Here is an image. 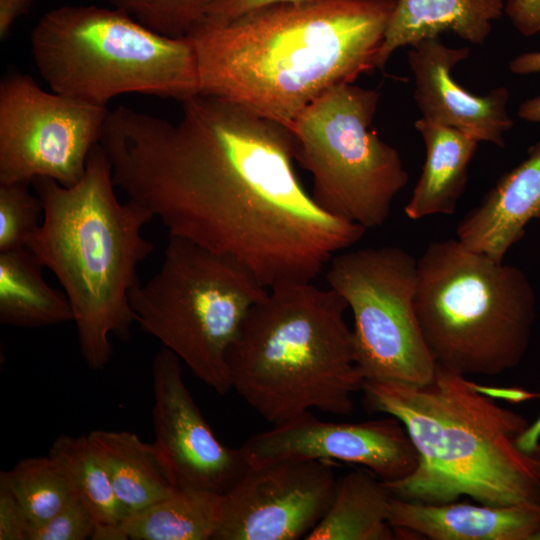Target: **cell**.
I'll return each instance as SVG.
<instances>
[{"instance_id": "cell-1", "label": "cell", "mask_w": 540, "mask_h": 540, "mask_svg": "<svg viewBox=\"0 0 540 540\" xmlns=\"http://www.w3.org/2000/svg\"><path fill=\"white\" fill-rule=\"evenodd\" d=\"M100 145L115 185L169 235L233 258L267 289L312 282L366 232L306 191L288 127L223 98L186 99L176 122L119 106Z\"/></svg>"}, {"instance_id": "cell-2", "label": "cell", "mask_w": 540, "mask_h": 540, "mask_svg": "<svg viewBox=\"0 0 540 540\" xmlns=\"http://www.w3.org/2000/svg\"><path fill=\"white\" fill-rule=\"evenodd\" d=\"M397 0H294L187 37L201 94L223 98L288 128L332 87L378 69Z\"/></svg>"}, {"instance_id": "cell-3", "label": "cell", "mask_w": 540, "mask_h": 540, "mask_svg": "<svg viewBox=\"0 0 540 540\" xmlns=\"http://www.w3.org/2000/svg\"><path fill=\"white\" fill-rule=\"evenodd\" d=\"M361 390L368 409L401 421L418 451L410 475L384 481L394 497L430 504L460 496L493 506L540 503L535 461L517 444L528 421L478 392L467 376L436 364L424 384L365 380Z\"/></svg>"}, {"instance_id": "cell-4", "label": "cell", "mask_w": 540, "mask_h": 540, "mask_svg": "<svg viewBox=\"0 0 540 540\" xmlns=\"http://www.w3.org/2000/svg\"><path fill=\"white\" fill-rule=\"evenodd\" d=\"M32 184L43 204V220L26 248L60 282L81 355L90 369L102 370L113 353L111 336L129 339L136 323L130 294L139 283V264L154 250L141 234L154 217L133 200H118L100 144L74 185L47 178Z\"/></svg>"}, {"instance_id": "cell-5", "label": "cell", "mask_w": 540, "mask_h": 540, "mask_svg": "<svg viewBox=\"0 0 540 540\" xmlns=\"http://www.w3.org/2000/svg\"><path fill=\"white\" fill-rule=\"evenodd\" d=\"M346 301L312 282L269 289L229 349L234 390L272 426L312 409L349 415L364 378Z\"/></svg>"}, {"instance_id": "cell-6", "label": "cell", "mask_w": 540, "mask_h": 540, "mask_svg": "<svg viewBox=\"0 0 540 540\" xmlns=\"http://www.w3.org/2000/svg\"><path fill=\"white\" fill-rule=\"evenodd\" d=\"M414 307L437 365L496 376L517 366L528 349L536 295L520 269L455 238L432 242L417 259Z\"/></svg>"}, {"instance_id": "cell-7", "label": "cell", "mask_w": 540, "mask_h": 540, "mask_svg": "<svg viewBox=\"0 0 540 540\" xmlns=\"http://www.w3.org/2000/svg\"><path fill=\"white\" fill-rule=\"evenodd\" d=\"M30 43L50 90L81 101L107 106L137 93L183 102L200 92L190 39L157 33L117 7L52 9L34 26Z\"/></svg>"}, {"instance_id": "cell-8", "label": "cell", "mask_w": 540, "mask_h": 540, "mask_svg": "<svg viewBox=\"0 0 540 540\" xmlns=\"http://www.w3.org/2000/svg\"><path fill=\"white\" fill-rule=\"evenodd\" d=\"M268 291L233 258L169 235L158 272L132 289L130 304L144 332L225 395L231 390L229 349Z\"/></svg>"}, {"instance_id": "cell-9", "label": "cell", "mask_w": 540, "mask_h": 540, "mask_svg": "<svg viewBox=\"0 0 540 540\" xmlns=\"http://www.w3.org/2000/svg\"><path fill=\"white\" fill-rule=\"evenodd\" d=\"M379 94L353 83L330 88L289 128L296 161L312 176V197L326 212L366 230L382 226L409 175L399 152L372 123Z\"/></svg>"}, {"instance_id": "cell-10", "label": "cell", "mask_w": 540, "mask_h": 540, "mask_svg": "<svg viewBox=\"0 0 540 540\" xmlns=\"http://www.w3.org/2000/svg\"><path fill=\"white\" fill-rule=\"evenodd\" d=\"M325 279L351 309L355 359L364 381L420 385L436 363L414 307L417 259L397 246L340 251Z\"/></svg>"}, {"instance_id": "cell-11", "label": "cell", "mask_w": 540, "mask_h": 540, "mask_svg": "<svg viewBox=\"0 0 540 540\" xmlns=\"http://www.w3.org/2000/svg\"><path fill=\"white\" fill-rule=\"evenodd\" d=\"M107 106L45 91L29 75L0 83V183L39 178L72 186L99 144Z\"/></svg>"}, {"instance_id": "cell-12", "label": "cell", "mask_w": 540, "mask_h": 540, "mask_svg": "<svg viewBox=\"0 0 540 540\" xmlns=\"http://www.w3.org/2000/svg\"><path fill=\"white\" fill-rule=\"evenodd\" d=\"M337 478L332 462L279 460L249 466L223 494L214 540H296L326 513Z\"/></svg>"}, {"instance_id": "cell-13", "label": "cell", "mask_w": 540, "mask_h": 540, "mask_svg": "<svg viewBox=\"0 0 540 540\" xmlns=\"http://www.w3.org/2000/svg\"><path fill=\"white\" fill-rule=\"evenodd\" d=\"M331 422L311 411L247 439L240 447L249 466L279 460L341 461L368 468L383 481L410 475L419 455L397 418Z\"/></svg>"}, {"instance_id": "cell-14", "label": "cell", "mask_w": 540, "mask_h": 540, "mask_svg": "<svg viewBox=\"0 0 540 540\" xmlns=\"http://www.w3.org/2000/svg\"><path fill=\"white\" fill-rule=\"evenodd\" d=\"M181 362L165 347L153 360V443L176 488L224 494L249 465L240 447L215 436L185 384Z\"/></svg>"}, {"instance_id": "cell-15", "label": "cell", "mask_w": 540, "mask_h": 540, "mask_svg": "<svg viewBox=\"0 0 540 540\" xmlns=\"http://www.w3.org/2000/svg\"><path fill=\"white\" fill-rule=\"evenodd\" d=\"M409 47L413 95L421 118L456 129L478 142L503 147L505 134L513 125L507 111V88L498 87L481 96L454 80L452 69L469 56L468 47L447 46L439 37Z\"/></svg>"}, {"instance_id": "cell-16", "label": "cell", "mask_w": 540, "mask_h": 540, "mask_svg": "<svg viewBox=\"0 0 540 540\" xmlns=\"http://www.w3.org/2000/svg\"><path fill=\"white\" fill-rule=\"evenodd\" d=\"M389 523L397 536L414 533L432 540H531L540 528V503L430 504L393 496Z\"/></svg>"}, {"instance_id": "cell-17", "label": "cell", "mask_w": 540, "mask_h": 540, "mask_svg": "<svg viewBox=\"0 0 540 540\" xmlns=\"http://www.w3.org/2000/svg\"><path fill=\"white\" fill-rule=\"evenodd\" d=\"M540 215V140L504 174L459 223L456 236L467 248L503 262L526 225Z\"/></svg>"}, {"instance_id": "cell-18", "label": "cell", "mask_w": 540, "mask_h": 540, "mask_svg": "<svg viewBox=\"0 0 540 540\" xmlns=\"http://www.w3.org/2000/svg\"><path fill=\"white\" fill-rule=\"evenodd\" d=\"M504 0H397L378 57L383 69L398 48L451 32L474 45L489 37Z\"/></svg>"}, {"instance_id": "cell-19", "label": "cell", "mask_w": 540, "mask_h": 540, "mask_svg": "<svg viewBox=\"0 0 540 540\" xmlns=\"http://www.w3.org/2000/svg\"><path fill=\"white\" fill-rule=\"evenodd\" d=\"M426 148L421 175L404 211L419 220L432 215H451L468 178V167L478 141L456 129L418 119L414 124Z\"/></svg>"}, {"instance_id": "cell-20", "label": "cell", "mask_w": 540, "mask_h": 540, "mask_svg": "<svg viewBox=\"0 0 540 540\" xmlns=\"http://www.w3.org/2000/svg\"><path fill=\"white\" fill-rule=\"evenodd\" d=\"M88 437L127 517L166 498L176 489L153 442H144L127 430L97 429Z\"/></svg>"}, {"instance_id": "cell-21", "label": "cell", "mask_w": 540, "mask_h": 540, "mask_svg": "<svg viewBox=\"0 0 540 540\" xmlns=\"http://www.w3.org/2000/svg\"><path fill=\"white\" fill-rule=\"evenodd\" d=\"M370 470L357 469L337 479L332 501L306 540H393L389 523L393 497Z\"/></svg>"}, {"instance_id": "cell-22", "label": "cell", "mask_w": 540, "mask_h": 540, "mask_svg": "<svg viewBox=\"0 0 540 540\" xmlns=\"http://www.w3.org/2000/svg\"><path fill=\"white\" fill-rule=\"evenodd\" d=\"M44 266L28 248L0 252V322L41 328L73 321L64 291L51 287Z\"/></svg>"}, {"instance_id": "cell-23", "label": "cell", "mask_w": 540, "mask_h": 540, "mask_svg": "<svg viewBox=\"0 0 540 540\" xmlns=\"http://www.w3.org/2000/svg\"><path fill=\"white\" fill-rule=\"evenodd\" d=\"M222 502L223 494L176 488L166 498L128 516L120 528L125 540H214Z\"/></svg>"}, {"instance_id": "cell-24", "label": "cell", "mask_w": 540, "mask_h": 540, "mask_svg": "<svg viewBox=\"0 0 540 540\" xmlns=\"http://www.w3.org/2000/svg\"><path fill=\"white\" fill-rule=\"evenodd\" d=\"M48 454L60 463L76 497L90 510L96 524L120 525L127 518L88 435H61L53 441Z\"/></svg>"}, {"instance_id": "cell-25", "label": "cell", "mask_w": 540, "mask_h": 540, "mask_svg": "<svg viewBox=\"0 0 540 540\" xmlns=\"http://www.w3.org/2000/svg\"><path fill=\"white\" fill-rule=\"evenodd\" d=\"M0 481L17 496L30 524L48 520L76 497L64 469L49 454L20 460L0 473Z\"/></svg>"}, {"instance_id": "cell-26", "label": "cell", "mask_w": 540, "mask_h": 540, "mask_svg": "<svg viewBox=\"0 0 540 540\" xmlns=\"http://www.w3.org/2000/svg\"><path fill=\"white\" fill-rule=\"evenodd\" d=\"M149 29L185 37L202 24L216 0H110Z\"/></svg>"}, {"instance_id": "cell-27", "label": "cell", "mask_w": 540, "mask_h": 540, "mask_svg": "<svg viewBox=\"0 0 540 540\" xmlns=\"http://www.w3.org/2000/svg\"><path fill=\"white\" fill-rule=\"evenodd\" d=\"M43 204L28 183H0V252L27 247L39 228Z\"/></svg>"}, {"instance_id": "cell-28", "label": "cell", "mask_w": 540, "mask_h": 540, "mask_svg": "<svg viewBox=\"0 0 540 540\" xmlns=\"http://www.w3.org/2000/svg\"><path fill=\"white\" fill-rule=\"evenodd\" d=\"M96 520L85 504L75 497L48 520L30 524L27 540L91 539Z\"/></svg>"}, {"instance_id": "cell-29", "label": "cell", "mask_w": 540, "mask_h": 540, "mask_svg": "<svg viewBox=\"0 0 540 540\" xmlns=\"http://www.w3.org/2000/svg\"><path fill=\"white\" fill-rule=\"evenodd\" d=\"M30 520L14 492L0 481V540H27Z\"/></svg>"}, {"instance_id": "cell-30", "label": "cell", "mask_w": 540, "mask_h": 540, "mask_svg": "<svg viewBox=\"0 0 540 540\" xmlns=\"http://www.w3.org/2000/svg\"><path fill=\"white\" fill-rule=\"evenodd\" d=\"M504 12L525 36L540 31V0H504Z\"/></svg>"}, {"instance_id": "cell-31", "label": "cell", "mask_w": 540, "mask_h": 540, "mask_svg": "<svg viewBox=\"0 0 540 540\" xmlns=\"http://www.w3.org/2000/svg\"><path fill=\"white\" fill-rule=\"evenodd\" d=\"M284 1L294 0H216L204 22H224L253 9Z\"/></svg>"}, {"instance_id": "cell-32", "label": "cell", "mask_w": 540, "mask_h": 540, "mask_svg": "<svg viewBox=\"0 0 540 540\" xmlns=\"http://www.w3.org/2000/svg\"><path fill=\"white\" fill-rule=\"evenodd\" d=\"M33 0H0V39L5 40L15 22L28 13Z\"/></svg>"}, {"instance_id": "cell-33", "label": "cell", "mask_w": 540, "mask_h": 540, "mask_svg": "<svg viewBox=\"0 0 540 540\" xmlns=\"http://www.w3.org/2000/svg\"><path fill=\"white\" fill-rule=\"evenodd\" d=\"M474 388L492 398V399H501L504 401H508L510 403H521L524 401H529L531 399L540 397V394L534 393L528 390H524L521 388H503V387H493V386H485V385H479L475 382H473Z\"/></svg>"}, {"instance_id": "cell-34", "label": "cell", "mask_w": 540, "mask_h": 540, "mask_svg": "<svg viewBox=\"0 0 540 540\" xmlns=\"http://www.w3.org/2000/svg\"><path fill=\"white\" fill-rule=\"evenodd\" d=\"M515 74H532L540 72V52H527L515 57L509 65Z\"/></svg>"}, {"instance_id": "cell-35", "label": "cell", "mask_w": 540, "mask_h": 540, "mask_svg": "<svg viewBox=\"0 0 540 540\" xmlns=\"http://www.w3.org/2000/svg\"><path fill=\"white\" fill-rule=\"evenodd\" d=\"M540 441V415L521 433L517 440L518 447L527 454H532Z\"/></svg>"}, {"instance_id": "cell-36", "label": "cell", "mask_w": 540, "mask_h": 540, "mask_svg": "<svg viewBox=\"0 0 540 540\" xmlns=\"http://www.w3.org/2000/svg\"><path fill=\"white\" fill-rule=\"evenodd\" d=\"M518 114L524 120L540 122V96L524 101L519 107Z\"/></svg>"}, {"instance_id": "cell-37", "label": "cell", "mask_w": 540, "mask_h": 540, "mask_svg": "<svg viewBox=\"0 0 540 540\" xmlns=\"http://www.w3.org/2000/svg\"><path fill=\"white\" fill-rule=\"evenodd\" d=\"M532 457L535 461V464H536V470H537V473H538V477H539V480H540V441L538 443V445L536 446L535 450L532 452Z\"/></svg>"}, {"instance_id": "cell-38", "label": "cell", "mask_w": 540, "mask_h": 540, "mask_svg": "<svg viewBox=\"0 0 540 540\" xmlns=\"http://www.w3.org/2000/svg\"><path fill=\"white\" fill-rule=\"evenodd\" d=\"M531 540H540V528L537 531V533L532 537Z\"/></svg>"}]
</instances>
